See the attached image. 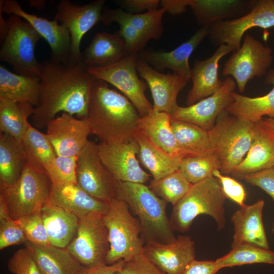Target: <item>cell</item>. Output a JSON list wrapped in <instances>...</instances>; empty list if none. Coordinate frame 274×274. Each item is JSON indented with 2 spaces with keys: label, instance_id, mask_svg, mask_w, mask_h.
<instances>
[{
  "label": "cell",
  "instance_id": "c3c4849f",
  "mask_svg": "<svg viewBox=\"0 0 274 274\" xmlns=\"http://www.w3.org/2000/svg\"><path fill=\"white\" fill-rule=\"evenodd\" d=\"M244 180L263 190L274 201V167L246 176Z\"/></svg>",
  "mask_w": 274,
  "mask_h": 274
},
{
  "label": "cell",
  "instance_id": "ba28073f",
  "mask_svg": "<svg viewBox=\"0 0 274 274\" xmlns=\"http://www.w3.org/2000/svg\"><path fill=\"white\" fill-rule=\"evenodd\" d=\"M52 188L47 174L32 168L26 162L15 183L0 184V196L5 200L11 218L16 220L41 211L50 200Z\"/></svg>",
  "mask_w": 274,
  "mask_h": 274
},
{
  "label": "cell",
  "instance_id": "db71d44e",
  "mask_svg": "<svg viewBox=\"0 0 274 274\" xmlns=\"http://www.w3.org/2000/svg\"><path fill=\"white\" fill-rule=\"evenodd\" d=\"M257 123L274 136V118H263Z\"/></svg>",
  "mask_w": 274,
  "mask_h": 274
},
{
  "label": "cell",
  "instance_id": "277c9868",
  "mask_svg": "<svg viewBox=\"0 0 274 274\" xmlns=\"http://www.w3.org/2000/svg\"><path fill=\"white\" fill-rule=\"evenodd\" d=\"M227 198L214 176L192 184L184 196L173 206L169 221L173 230L184 233L193 220L201 215L212 217L218 230L225 224L224 204Z\"/></svg>",
  "mask_w": 274,
  "mask_h": 274
},
{
  "label": "cell",
  "instance_id": "f6af8a7d",
  "mask_svg": "<svg viewBox=\"0 0 274 274\" xmlns=\"http://www.w3.org/2000/svg\"><path fill=\"white\" fill-rule=\"evenodd\" d=\"M9 270L14 274H41L33 256L26 247L16 251L8 263Z\"/></svg>",
  "mask_w": 274,
  "mask_h": 274
},
{
  "label": "cell",
  "instance_id": "f35d334b",
  "mask_svg": "<svg viewBox=\"0 0 274 274\" xmlns=\"http://www.w3.org/2000/svg\"><path fill=\"white\" fill-rule=\"evenodd\" d=\"M220 270L225 267L246 264L265 263L274 265V252L249 244H242L232 248L227 254L217 259Z\"/></svg>",
  "mask_w": 274,
  "mask_h": 274
},
{
  "label": "cell",
  "instance_id": "4fadbf2b",
  "mask_svg": "<svg viewBox=\"0 0 274 274\" xmlns=\"http://www.w3.org/2000/svg\"><path fill=\"white\" fill-rule=\"evenodd\" d=\"M209 38L216 46L227 45L234 51L239 49L244 34L254 27L264 29L274 26V1L260 0L247 14L235 19L209 24Z\"/></svg>",
  "mask_w": 274,
  "mask_h": 274
},
{
  "label": "cell",
  "instance_id": "ac0fdd59",
  "mask_svg": "<svg viewBox=\"0 0 274 274\" xmlns=\"http://www.w3.org/2000/svg\"><path fill=\"white\" fill-rule=\"evenodd\" d=\"M230 77L214 94L187 106H178L170 115L171 120L189 122L209 131L214 126L219 114L233 101L232 94L236 87Z\"/></svg>",
  "mask_w": 274,
  "mask_h": 274
},
{
  "label": "cell",
  "instance_id": "f546056e",
  "mask_svg": "<svg viewBox=\"0 0 274 274\" xmlns=\"http://www.w3.org/2000/svg\"><path fill=\"white\" fill-rule=\"evenodd\" d=\"M25 246L42 274H78L83 267L67 248L37 245L28 241Z\"/></svg>",
  "mask_w": 274,
  "mask_h": 274
},
{
  "label": "cell",
  "instance_id": "f5cc1de1",
  "mask_svg": "<svg viewBox=\"0 0 274 274\" xmlns=\"http://www.w3.org/2000/svg\"><path fill=\"white\" fill-rule=\"evenodd\" d=\"M191 0H161L160 5L166 13L172 15H180L190 6Z\"/></svg>",
  "mask_w": 274,
  "mask_h": 274
},
{
  "label": "cell",
  "instance_id": "60d3db41",
  "mask_svg": "<svg viewBox=\"0 0 274 274\" xmlns=\"http://www.w3.org/2000/svg\"><path fill=\"white\" fill-rule=\"evenodd\" d=\"M220 168V160L215 153L182 158L179 169L189 182L194 184L213 177L214 170Z\"/></svg>",
  "mask_w": 274,
  "mask_h": 274
},
{
  "label": "cell",
  "instance_id": "7a4b0ae2",
  "mask_svg": "<svg viewBox=\"0 0 274 274\" xmlns=\"http://www.w3.org/2000/svg\"><path fill=\"white\" fill-rule=\"evenodd\" d=\"M140 117L134 106L125 95L95 78L87 118L90 134L101 142L131 140L138 130Z\"/></svg>",
  "mask_w": 274,
  "mask_h": 274
},
{
  "label": "cell",
  "instance_id": "5b68a950",
  "mask_svg": "<svg viewBox=\"0 0 274 274\" xmlns=\"http://www.w3.org/2000/svg\"><path fill=\"white\" fill-rule=\"evenodd\" d=\"M255 128V123L232 115L226 110L219 114L208 133L220 160L222 174L231 175L244 159L252 144Z\"/></svg>",
  "mask_w": 274,
  "mask_h": 274
},
{
  "label": "cell",
  "instance_id": "6da1fadb",
  "mask_svg": "<svg viewBox=\"0 0 274 274\" xmlns=\"http://www.w3.org/2000/svg\"><path fill=\"white\" fill-rule=\"evenodd\" d=\"M39 105L32 115L42 128L60 113L87 118L95 78L83 61L64 63L49 59L42 63Z\"/></svg>",
  "mask_w": 274,
  "mask_h": 274
},
{
  "label": "cell",
  "instance_id": "e0dca14e",
  "mask_svg": "<svg viewBox=\"0 0 274 274\" xmlns=\"http://www.w3.org/2000/svg\"><path fill=\"white\" fill-rule=\"evenodd\" d=\"M0 12L18 15L31 25L49 45L50 59L64 63L70 62V33L56 18L49 20L28 13L15 0H1Z\"/></svg>",
  "mask_w": 274,
  "mask_h": 274
},
{
  "label": "cell",
  "instance_id": "3957f363",
  "mask_svg": "<svg viewBox=\"0 0 274 274\" xmlns=\"http://www.w3.org/2000/svg\"><path fill=\"white\" fill-rule=\"evenodd\" d=\"M139 219L145 243H169L176 239L166 213L167 202L145 184L118 181L116 197Z\"/></svg>",
  "mask_w": 274,
  "mask_h": 274
},
{
  "label": "cell",
  "instance_id": "2e32d148",
  "mask_svg": "<svg viewBox=\"0 0 274 274\" xmlns=\"http://www.w3.org/2000/svg\"><path fill=\"white\" fill-rule=\"evenodd\" d=\"M99 157L118 181L145 184L150 175L141 167L136 158L139 146L134 138L127 141L100 142Z\"/></svg>",
  "mask_w": 274,
  "mask_h": 274
},
{
  "label": "cell",
  "instance_id": "ab89813d",
  "mask_svg": "<svg viewBox=\"0 0 274 274\" xmlns=\"http://www.w3.org/2000/svg\"><path fill=\"white\" fill-rule=\"evenodd\" d=\"M192 185L178 169L160 179H153L148 186L157 196L174 206L184 196Z\"/></svg>",
  "mask_w": 274,
  "mask_h": 274
},
{
  "label": "cell",
  "instance_id": "d4e9b609",
  "mask_svg": "<svg viewBox=\"0 0 274 274\" xmlns=\"http://www.w3.org/2000/svg\"><path fill=\"white\" fill-rule=\"evenodd\" d=\"M274 167V136L255 123L253 139L245 157L233 170L234 178L244 177L263 169Z\"/></svg>",
  "mask_w": 274,
  "mask_h": 274
},
{
  "label": "cell",
  "instance_id": "816d5d0a",
  "mask_svg": "<svg viewBox=\"0 0 274 274\" xmlns=\"http://www.w3.org/2000/svg\"><path fill=\"white\" fill-rule=\"evenodd\" d=\"M125 261L120 260L112 264L93 267L83 266L78 274H116L123 267Z\"/></svg>",
  "mask_w": 274,
  "mask_h": 274
},
{
  "label": "cell",
  "instance_id": "5bb4252c",
  "mask_svg": "<svg viewBox=\"0 0 274 274\" xmlns=\"http://www.w3.org/2000/svg\"><path fill=\"white\" fill-rule=\"evenodd\" d=\"M77 184L93 197L107 202L115 198L118 181L101 160L97 145L89 141L77 156Z\"/></svg>",
  "mask_w": 274,
  "mask_h": 274
},
{
  "label": "cell",
  "instance_id": "d590c367",
  "mask_svg": "<svg viewBox=\"0 0 274 274\" xmlns=\"http://www.w3.org/2000/svg\"><path fill=\"white\" fill-rule=\"evenodd\" d=\"M21 144L27 164L48 175L57 155L46 134L30 125Z\"/></svg>",
  "mask_w": 274,
  "mask_h": 274
},
{
  "label": "cell",
  "instance_id": "7bdbcfd3",
  "mask_svg": "<svg viewBox=\"0 0 274 274\" xmlns=\"http://www.w3.org/2000/svg\"><path fill=\"white\" fill-rule=\"evenodd\" d=\"M28 242L40 245H50L43 221L41 211L16 220Z\"/></svg>",
  "mask_w": 274,
  "mask_h": 274
},
{
  "label": "cell",
  "instance_id": "52a82bcc",
  "mask_svg": "<svg viewBox=\"0 0 274 274\" xmlns=\"http://www.w3.org/2000/svg\"><path fill=\"white\" fill-rule=\"evenodd\" d=\"M7 21L6 33L1 39V61L11 65L17 74L40 78L42 63L37 60L35 49L42 36L18 15H10Z\"/></svg>",
  "mask_w": 274,
  "mask_h": 274
},
{
  "label": "cell",
  "instance_id": "74e56055",
  "mask_svg": "<svg viewBox=\"0 0 274 274\" xmlns=\"http://www.w3.org/2000/svg\"><path fill=\"white\" fill-rule=\"evenodd\" d=\"M35 108L29 104L0 100V130L21 141L30 124L28 118L32 115Z\"/></svg>",
  "mask_w": 274,
  "mask_h": 274
},
{
  "label": "cell",
  "instance_id": "681fc988",
  "mask_svg": "<svg viewBox=\"0 0 274 274\" xmlns=\"http://www.w3.org/2000/svg\"><path fill=\"white\" fill-rule=\"evenodd\" d=\"M121 9L132 14H141L158 9L160 5L159 0H121L115 1Z\"/></svg>",
  "mask_w": 274,
  "mask_h": 274
},
{
  "label": "cell",
  "instance_id": "8d00e7d4",
  "mask_svg": "<svg viewBox=\"0 0 274 274\" xmlns=\"http://www.w3.org/2000/svg\"><path fill=\"white\" fill-rule=\"evenodd\" d=\"M21 143L9 134L0 135V184L11 185L21 176L26 164Z\"/></svg>",
  "mask_w": 274,
  "mask_h": 274
},
{
  "label": "cell",
  "instance_id": "9f6ffc18",
  "mask_svg": "<svg viewBox=\"0 0 274 274\" xmlns=\"http://www.w3.org/2000/svg\"><path fill=\"white\" fill-rule=\"evenodd\" d=\"M41 274H42V273H41Z\"/></svg>",
  "mask_w": 274,
  "mask_h": 274
},
{
  "label": "cell",
  "instance_id": "8992f818",
  "mask_svg": "<svg viewBox=\"0 0 274 274\" xmlns=\"http://www.w3.org/2000/svg\"><path fill=\"white\" fill-rule=\"evenodd\" d=\"M102 219L110 243L107 264L128 261L143 253L145 242L140 222L124 201L117 198L110 201Z\"/></svg>",
  "mask_w": 274,
  "mask_h": 274
},
{
  "label": "cell",
  "instance_id": "836d02e7",
  "mask_svg": "<svg viewBox=\"0 0 274 274\" xmlns=\"http://www.w3.org/2000/svg\"><path fill=\"white\" fill-rule=\"evenodd\" d=\"M171 125L182 158L215 154L208 131L182 121L171 120Z\"/></svg>",
  "mask_w": 274,
  "mask_h": 274
},
{
  "label": "cell",
  "instance_id": "7dc6e473",
  "mask_svg": "<svg viewBox=\"0 0 274 274\" xmlns=\"http://www.w3.org/2000/svg\"><path fill=\"white\" fill-rule=\"evenodd\" d=\"M116 274H166L142 253L125 261L122 268Z\"/></svg>",
  "mask_w": 274,
  "mask_h": 274
},
{
  "label": "cell",
  "instance_id": "4dcf8cb0",
  "mask_svg": "<svg viewBox=\"0 0 274 274\" xmlns=\"http://www.w3.org/2000/svg\"><path fill=\"white\" fill-rule=\"evenodd\" d=\"M41 78L21 75L0 65V100L39 105Z\"/></svg>",
  "mask_w": 274,
  "mask_h": 274
},
{
  "label": "cell",
  "instance_id": "9c48e42d",
  "mask_svg": "<svg viewBox=\"0 0 274 274\" xmlns=\"http://www.w3.org/2000/svg\"><path fill=\"white\" fill-rule=\"evenodd\" d=\"M165 10L161 8L141 14H132L119 8L104 7L101 22L105 25L113 22L120 27L118 30L123 39L128 54H138L151 40H158L162 35V19Z\"/></svg>",
  "mask_w": 274,
  "mask_h": 274
},
{
  "label": "cell",
  "instance_id": "8fae6325",
  "mask_svg": "<svg viewBox=\"0 0 274 274\" xmlns=\"http://www.w3.org/2000/svg\"><path fill=\"white\" fill-rule=\"evenodd\" d=\"M102 214L94 212L79 219L76 235L67 247L83 266L106 264L110 243Z\"/></svg>",
  "mask_w": 274,
  "mask_h": 274
},
{
  "label": "cell",
  "instance_id": "f1b7e54d",
  "mask_svg": "<svg viewBox=\"0 0 274 274\" xmlns=\"http://www.w3.org/2000/svg\"><path fill=\"white\" fill-rule=\"evenodd\" d=\"M41 214L50 244L67 248L76 235L79 219L50 201L43 207Z\"/></svg>",
  "mask_w": 274,
  "mask_h": 274
},
{
  "label": "cell",
  "instance_id": "f907efd6",
  "mask_svg": "<svg viewBox=\"0 0 274 274\" xmlns=\"http://www.w3.org/2000/svg\"><path fill=\"white\" fill-rule=\"evenodd\" d=\"M219 270L215 260L195 259L186 267L182 274H216Z\"/></svg>",
  "mask_w": 274,
  "mask_h": 274
},
{
  "label": "cell",
  "instance_id": "484cf974",
  "mask_svg": "<svg viewBox=\"0 0 274 274\" xmlns=\"http://www.w3.org/2000/svg\"><path fill=\"white\" fill-rule=\"evenodd\" d=\"M49 201L74 214L79 219L94 212L104 214L109 203L90 195L77 183L52 186Z\"/></svg>",
  "mask_w": 274,
  "mask_h": 274
},
{
  "label": "cell",
  "instance_id": "9a60e30c",
  "mask_svg": "<svg viewBox=\"0 0 274 274\" xmlns=\"http://www.w3.org/2000/svg\"><path fill=\"white\" fill-rule=\"evenodd\" d=\"M105 3V0H95L81 5L61 0L57 3L55 18L68 29L71 36V62L83 61L81 40L90 29L101 22Z\"/></svg>",
  "mask_w": 274,
  "mask_h": 274
},
{
  "label": "cell",
  "instance_id": "44dd1931",
  "mask_svg": "<svg viewBox=\"0 0 274 274\" xmlns=\"http://www.w3.org/2000/svg\"><path fill=\"white\" fill-rule=\"evenodd\" d=\"M143 253L166 274H182L195 259V243L189 236L179 235L169 243H146Z\"/></svg>",
  "mask_w": 274,
  "mask_h": 274
},
{
  "label": "cell",
  "instance_id": "d6a6232c",
  "mask_svg": "<svg viewBox=\"0 0 274 274\" xmlns=\"http://www.w3.org/2000/svg\"><path fill=\"white\" fill-rule=\"evenodd\" d=\"M134 138L139 146L138 156L141 163L155 180L160 179L179 169L182 157L164 151L139 131Z\"/></svg>",
  "mask_w": 274,
  "mask_h": 274
},
{
  "label": "cell",
  "instance_id": "cb8c5ba5",
  "mask_svg": "<svg viewBox=\"0 0 274 274\" xmlns=\"http://www.w3.org/2000/svg\"><path fill=\"white\" fill-rule=\"evenodd\" d=\"M264 206V201L261 199L252 204L240 207L232 215L234 233L231 248L249 244L269 249L262 220Z\"/></svg>",
  "mask_w": 274,
  "mask_h": 274
},
{
  "label": "cell",
  "instance_id": "1f68e13d",
  "mask_svg": "<svg viewBox=\"0 0 274 274\" xmlns=\"http://www.w3.org/2000/svg\"><path fill=\"white\" fill-rule=\"evenodd\" d=\"M257 1L191 0L190 7L199 25H209L214 22L242 16L250 12Z\"/></svg>",
  "mask_w": 274,
  "mask_h": 274
},
{
  "label": "cell",
  "instance_id": "ffe728a7",
  "mask_svg": "<svg viewBox=\"0 0 274 274\" xmlns=\"http://www.w3.org/2000/svg\"><path fill=\"white\" fill-rule=\"evenodd\" d=\"M136 69L150 89L153 110L172 114L179 106V93L189 80L175 73L163 74L141 60L138 59Z\"/></svg>",
  "mask_w": 274,
  "mask_h": 274
},
{
  "label": "cell",
  "instance_id": "7402d4cb",
  "mask_svg": "<svg viewBox=\"0 0 274 274\" xmlns=\"http://www.w3.org/2000/svg\"><path fill=\"white\" fill-rule=\"evenodd\" d=\"M209 33V26H203L189 40L172 51L146 50L140 52L139 57L158 71L169 69L173 73L190 80L191 68L189 64V57Z\"/></svg>",
  "mask_w": 274,
  "mask_h": 274
},
{
  "label": "cell",
  "instance_id": "11a10c76",
  "mask_svg": "<svg viewBox=\"0 0 274 274\" xmlns=\"http://www.w3.org/2000/svg\"><path fill=\"white\" fill-rule=\"evenodd\" d=\"M271 230H272V232L273 234H274V222H273V225H272Z\"/></svg>",
  "mask_w": 274,
  "mask_h": 274
},
{
  "label": "cell",
  "instance_id": "4316f807",
  "mask_svg": "<svg viewBox=\"0 0 274 274\" xmlns=\"http://www.w3.org/2000/svg\"><path fill=\"white\" fill-rule=\"evenodd\" d=\"M82 53L83 62L88 68L109 66L129 55L118 31L113 33H96Z\"/></svg>",
  "mask_w": 274,
  "mask_h": 274
},
{
  "label": "cell",
  "instance_id": "30bf717a",
  "mask_svg": "<svg viewBox=\"0 0 274 274\" xmlns=\"http://www.w3.org/2000/svg\"><path fill=\"white\" fill-rule=\"evenodd\" d=\"M138 54H129L119 61L104 67L88 68L94 78L118 89L134 106L141 117L153 110L145 91L147 84L139 78L136 69Z\"/></svg>",
  "mask_w": 274,
  "mask_h": 274
},
{
  "label": "cell",
  "instance_id": "e575fe53",
  "mask_svg": "<svg viewBox=\"0 0 274 274\" xmlns=\"http://www.w3.org/2000/svg\"><path fill=\"white\" fill-rule=\"evenodd\" d=\"M138 131L168 153L180 155L170 114L153 110L148 115L140 117Z\"/></svg>",
  "mask_w": 274,
  "mask_h": 274
},
{
  "label": "cell",
  "instance_id": "ee69618b",
  "mask_svg": "<svg viewBox=\"0 0 274 274\" xmlns=\"http://www.w3.org/2000/svg\"><path fill=\"white\" fill-rule=\"evenodd\" d=\"M27 240L16 220L10 217L0 219V249L26 243Z\"/></svg>",
  "mask_w": 274,
  "mask_h": 274
},
{
  "label": "cell",
  "instance_id": "7c38bea8",
  "mask_svg": "<svg viewBox=\"0 0 274 274\" xmlns=\"http://www.w3.org/2000/svg\"><path fill=\"white\" fill-rule=\"evenodd\" d=\"M272 61L271 49L247 34L239 49L225 62L222 74L231 76L243 93L250 80L266 75Z\"/></svg>",
  "mask_w": 274,
  "mask_h": 274
},
{
  "label": "cell",
  "instance_id": "83f0119b",
  "mask_svg": "<svg viewBox=\"0 0 274 274\" xmlns=\"http://www.w3.org/2000/svg\"><path fill=\"white\" fill-rule=\"evenodd\" d=\"M265 82L273 86L267 94L251 97L234 91L232 94L233 101L225 110L232 115L254 123L259 122L264 116L274 118V68L267 73Z\"/></svg>",
  "mask_w": 274,
  "mask_h": 274
},
{
  "label": "cell",
  "instance_id": "b9f144b4",
  "mask_svg": "<svg viewBox=\"0 0 274 274\" xmlns=\"http://www.w3.org/2000/svg\"><path fill=\"white\" fill-rule=\"evenodd\" d=\"M77 156H57L48 173L53 186L77 183Z\"/></svg>",
  "mask_w": 274,
  "mask_h": 274
},
{
  "label": "cell",
  "instance_id": "d6986e66",
  "mask_svg": "<svg viewBox=\"0 0 274 274\" xmlns=\"http://www.w3.org/2000/svg\"><path fill=\"white\" fill-rule=\"evenodd\" d=\"M46 128V135L59 156H77L90 134L87 118H76L67 113L57 116Z\"/></svg>",
  "mask_w": 274,
  "mask_h": 274
},
{
  "label": "cell",
  "instance_id": "603a6c76",
  "mask_svg": "<svg viewBox=\"0 0 274 274\" xmlns=\"http://www.w3.org/2000/svg\"><path fill=\"white\" fill-rule=\"evenodd\" d=\"M232 51H234L232 47L221 45L209 58L202 60H195L191 71L192 86L186 98L188 106L210 96L221 88L224 81L220 80L218 77L219 61Z\"/></svg>",
  "mask_w": 274,
  "mask_h": 274
},
{
  "label": "cell",
  "instance_id": "bcb514c9",
  "mask_svg": "<svg viewBox=\"0 0 274 274\" xmlns=\"http://www.w3.org/2000/svg\"><path fill=\"white\" fill-rule=\"evenodd\" d=\"M213 175L218 180L226 197L239 207L245 205L247 193L244 186L235 179L222 174L219 169L213 172Z\"/></svg>",
  "mask_w": 274,
  "mask_h": 274
}]
</instances>
